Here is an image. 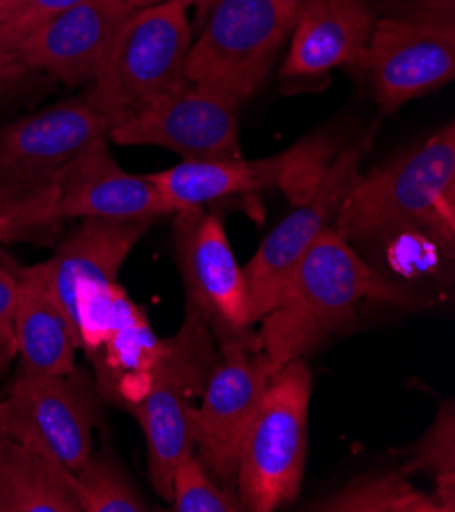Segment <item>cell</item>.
Instances as JSON below:
<instances>
[{"mask_svg":"<svg viewBox=\"0 0 455 512\" xmlns=\"http://www.w3.org/2000/svg\"><path fill=\"white\" fill-rule=\"evenodd\" d=\"M376 19L370 0H307L290 33L282 76L313 80L356 68Z\"/></svg>","mask_w":455,"mask_h":512,"instance_id":"19","label":"cell"},{"mask_svg":"<svg viewBox=\"0 0 455 512\" xmlns=\"http://www.w3.org/2000/svg\"><path fill=\"white\" fill-rule=\"evenodd\" d=\"M15 25L19 27L23 41L41 23L64 13L66 9L82 3V0H3Z\"/></svg>","mask_w":455,"mask_h":512,"instance_id":"27","label":"cell"},{"mask_svg":"<svg viewBox=\"0 0 455 512\" xmlns=\"http://www.w3.org/2000/svg\"><path fill=\"white\" fill-rule=\"evenodd\" d=\"M127 3L133 9H145V7H154V5H168V3H180L184 7L188 5H196L200 9L202 15H207L209 9L213 7L215 0H127Z\"/></svg>","mask_w":455,"mask_h":512,"instance_id":"31","label":"cell"},{"mask_svg":"<svg viewBox=\"0 0 455 512\" xmlns=\"http://www.w3.org/2000/svg\"><path fill=\"white\" fill-rule=\"evenodd\" d=\"M315 512H439L433 494L417 488L400 470L351 478L335 492L315 500Z\"/></svg>","mask_w":455,"mask_h":512,"instance_id":"22","label":"cell"},{"mask_svg":"<svg viewBox=\"0 0 455 512\" xmlns=\"http://www.w3.org/2000/svg\"><path fill=\"white\" fill-rule=\"evenodd\" d=\"M133 11L127 0H82L35 27L21 43L19 58L35 74H52L70 86L90 84Z\"/></svg>","mask_w":455,"mask_h":512,"instance_id":"17","label":"cell"},{"mask_svg":"<svg viewBox=\"0 0 455 512\" xmlns=\"http://www.w3.org/2000/svg\"><path fill=\"white\" fill-rule=\"evenodd\" d=\"M178 512H243L235 492L219 486L202 466L196 451L182 455L172 474V500Z\"/></svg>","mask_w":455,"mask_h":512,"instance_id":"25","label":"cell"},{"mask_svg":"<svg viewBox=\"0 0 455 512\" xmlns=\"http://www.w3.org/2000/svg\"><path fill=\"white\" fill-rule=\"evenodd\" d=\"M31 74L35 72L27 68L21 60L0 62V102L9 98Z\"/></svg>","mask_w":455,"mask_h":512,"instance_id":"30","label":"cell"},{"mask_svg":"<svg viewBox=\"0 0 455 512\" xmlns=\"http://www.w3.org/2000/svg\"><path fill=\"white\" fill-rule=\"evenodd\" d=\"M453 215L455 125L449 121L390 164L362 174L331 227L351 245L419 231L453 251Z\"/></svg>","mask_w":455,"mask_h":512,"instance_id":"2","label":"cell"},{"mask_svg":"<svg viewBox=\"0 0 455 512\" xmlns=\"http://www.w3.org/2000/svg\"><path fill=\"white\" fill-rule=\"evenodd\" d=\"M305 3H307V0H274V5L284 13L286 19L292 21V25H294L296 15L300 13V9L305 7Z\"/></svg>","mask_w":455,"mask_h":512,"instance_id":"32","label":"cell"},{"mask_svg":"<svg viewBox=\"0 0 455 512\" xmlns=\"http://www.w3.org/2000/svg\"><path fill=\"white\" fill-rule=\"evenodd\" d=\"M109 131L86 92L0 127V196L52 176Z\"/></svg>","mask_w":455,"mask_h":512,"instance_id":"16","label":"cell"},{"mask_svg":"<svg viewBox=\"0 0 455 512\" xmlns=\"http://www.w3.org/2000/svg\"><path fill=\"white\" fill-rule=\"evenodd\" d=\"M272 372L256 347H219L196 408L194 451L213 480L235 492L239 455Z\"/></svg>","mask_w":455,"mask_h":512,"instance_id":"13","label":"cell"},{"mask_svg":"<svg viewBox=\"0 0 455 512\" xmlns=\"http://www.w3.org/2000/svg\"><path fill=\"white\" fill-rule=\"evenodd\" d=\"M164 215H172V209L156 186L145 176L125 172L109 149V137H98L52 176L0 196V245H49L76 219Z\"/></svg>","mask_w":455,"mask_h":512,"instance_id":"3","label":"cell"},{"mask_svg":"<svg viewBox=\"0 0 455 512\" xmlns=\"http://www.w3.org/2000/svg\"><path fill=\"white\" fill-rule=\"evenodd\" d=\"M72 482L82 512L151 510L137 484L109 451L90 455L78 470L72 472Z\"/></svg>","mask_w":455,"mask_h":512,"instance_id":"24","label":"cell"},{"mask_svg":"<svg viewBox=\"0 0 455 512\" xmlns=\"http://www.w3.org/2000/svg\"><path fill=\"white\" fill-rule=\"evenodd\" d=\"M333 147L335 141L331 133H317L266 160H243L241 156L182 160L168 170L147 174L145 178L156 186L172 209V215L272 186H280L296 204L311 192L321 172L335 158Z\"/></svg>","mask_w":455,"mask_h":512,"instance_id":"10","label":"cell"},{"mask_svg":"<svg viewBox=\"0 0 455 512\" xmlns=\"http://www.w3.org/2000/svg\"><path fill=\"white\" fill-rule=\"evenodd\" d=\"M207 15L184 76L243 102L266 82L294 25L274 0H215Z\"/></svg>","mask_w":455,"mask_h":512,"instance_id":"7","label":"cell"},{"mask_svg":"<svg viewBox=\"0 0 455 512\" xmlns=\"http://www.w3.org/2000/svg\"><path fill=\"white\" fill-rule=\"evenodd\" d=\"M100 398L92 374L17 376L0 400V433L78 470L92 455V429L100 419Z\"/></svg>","mask_w":455,"mask_h":512,"instance_id":"9","label":"cell"},{"mask_svg":"<svg viewBox=\"0 0 455 512\" xmlns=\"http://www.w3.org/2000/svg\"><path fill=\"white\" fill-rule=\"evenodd\" d=\"M356 68L382 113H396L455 76V23L380 17Z\"/></svg>","mask_w":455,"mask_h":512,"instance_id":"15","label":"cell"},{"mask_svg":"<svg viewBox=\"0 0 455 512\" xmlns=\"http://www.w3.org/2000/svg\"><path fill=\"white\" fill-rule=\"evenodd\" d=\"M400 472L429 476L439 512L455 510V404L451 398L441 402L433 423L409 449Z\"/></svg>","mask_w":455,"mask_h":512,"instance_id":"23","label":"cell"},{"mask_svg":"<svg viewBox=\"0 0 455 512\" xmlns=\"http://www.w3.org/2000/svg\"><path fill=\"white\" fill-rule=\"evenodd\" d=\"M0 512H82L72 470L0 433Z\"/></svg>","mask_w":455,"mask_h":512,"instance_id":"21","label":"cell"},{"mask_svg":"<svg viewBox=\"0 0 455 512\" xmlns=\"http://www.w3.org/2000/svg\"><path fill=\"white\" fill-rule=\"evenodd\" d=\"M21 264L7 255L0 258V343L17 351L15 333H13V317L17 302V284H19Z\"/></svg>","mask_w":455,"mask_h":512,"instance_id":"28","label":"cell"},{"mask_svg":"<svg viewBox=\"0 0 455 512\" xmlns=\"http://www.w3.org/2000/svg\"><path fill=\"white\" fill-rule=\"evenodd\" d=\"M313 372L296 360L276 372L245 435L235 494L249 512H274L292 504L307 464V429Z\"/></svg>","mask_w":455,"mask_h":512,"instance_id":"5","label":"cell"},{"mask_svg":"<svg viewBox=\"0 0 455 512\" xmlns=\"http://www.w3.org/2000/svg\"><path fill=\"white\" fill-rule=\"evenodd\" d=\"M158 219H86L45 262L49 286L76 337L107 311L119 274ZM80 343V341H78Z\"/></svg>","mask_w":455,"mask_h":512,"instance_id":"14","label":"cell"},{"mask_svg":"<svg viewBox=\"0 0 455 512\" xmlns=\"http://www.w3.org/2000/svg\"><path fill=\"white\" fill-rule=\"evenodd\" d=\"M241 102L215 88L182 82L109 131L117 145H151L182 160L239 158Z\"/></svg>","mask_w":455,"mask_h":512,"instance_id":"12","label":"cell"},{"mask_svg":"<svg viewBox=\"0 0 455 512\" xmlns=\"http://www.w3.org/2000/svg\"><path fill=\"white\" fill-rule=\"evenodd\" d=\"M370 147L372 133L345 145L321 172L311 192L296 202L294 211L274 227L243 268L258 323L274 309L302 253L333 225L345 196L362 176L360 166Z\"/></svg>","mask_w":455,"mask_h":512,"instance_id":"11","label":"cell"},{"mask_svg":"<svg viewBox=\"0 0 455 512\" xmlns=\"http://www.w3.org/2000/svg\"><path fill=\"white\" fill-rule=\"evenodd\" d=\"M17 376L66 374L76 368L78 337L49 286L45 262L21 266L13 317Z\"/></svg>","mask_w":455,"mask_h":512,"instance_id":"20","label":"cell"},{"mask_svg":"<svg viewBox=\"0 0 455 512\" xmlns=\"http://www.w3.org/2000/svg\"><path fill=\"white\" fill-rule=\"evenodd\" d=\"M370 298L415 306L329 227L302 253L274 309L260 319L258 351L272 376L290 362L305 360L331 335L347 329L356 321L360 304Z\"/></svg>","mask_w":455,"mask_h":512,"instance_id":"1","label":"cell"},{"mask_svg":"<svg viewBox=\"0 0 455 512\" xmlns=\"http://www.w3.org/2000/svg\"><path fill=\"white\" fill-rule=\"evenodd\" d=\"M160 351L162 339L145 311L121 288L105 325L84 345L103 402L131 413L147 392Z\"/></svg>","mask_w":455,"mask_h":512,"instance_id":"18","label":"cell"},{"mask_svg":"<svg viewBox=\"0 0 455 512\" xmlns=\"http://www.w3.org/2000/svg\"><path fill=\"white\" fill-rule=\"evenodd\" d=\"M192 45L186 7L180 3L135 9L119 27L100 64L88 100L111 121V129L186 82Z\"/></svg>","mask_w":455,"mask_h":512,"instance_id":"6","label":"cell"},{"mask_svg":"<svg viewBox=\"0 0 455 512\" xmlns=\"http://www.w3.org/2000/svg\"><path fill=\"white\" fill-rule=\"evenodd\" d=\"M174 249L186 302L209 319L217 345L258 349V319L223 217L205 207L174 213Z\"/></svg>","mask_w":455,"mask_h":512,"instance_id":"8","label":"cell"},{"mask_svg":"<svg viewBox=\"0 0 455 512\" xmlns=\"http://www.w3.org/2000/svg\"><path fill=\"white\" fill-rule=\"evenodd\" d=\"M378 17L455 23V0H370Z\"/></svg>","mask_w":455,"mask_h":512,"instance_id":"26","label":"cell"},{"mask_svg":"<svg viewBox=\"0 0 455 512\" xmlns=\"http://www.w3.org/2000/svg\"><path fill=\"white\" fill-rule=\"evenodd\" d=\"M7 255H11V253L5 249V245H0V258H7Z\"/></svg>","mask_w":455,"mask_h":512,"instance_id":"34","label":"cell"},{"mask_svg":"<svg viewBox=\"0 0 455 512\" xmlns=\"http://www.w3.org/2000/svg\"><path fill=\"white\" fill-rule=\"evenodd\" d=\"M21 43H23V35L15 25L9 9L5 7L3 0H0V62L21 60L19 58Z\"/></svg>","mask_w":455,"mask_h":512,"instance_id":"29","label":"cell"},{"mask_svg":"<svg viewBox=\"0 0 455 512\" xmlns=\"http://www.w3.org/2000/svg\"><path fill=\"white\" fill-rule=\"evenodd\" d=\"M217 357L219 345L209 319L186 302L180 329L162 339L147 392L131 411L145 437L151 486L166 502L172 500L176 464L194 451L196 398L202 396Z\"/></svg>","mask_w":455,"mask_h":512,"instance_id":"4","label":"cell"},{"mask_svg":"<svg viewBox=\"0 0 455 512\" xmlns=\"http://www.w3.org/2000/svg\"><path fill=\"white\" fill-rule=\"evenodd\" d=\"M15 360H17V351L0 343V380L7 376V372L11 370Z\"/></svg>","mask_w":455,"mask_h":512,"instance_id":"33","label":"cell"}]
</instances>
